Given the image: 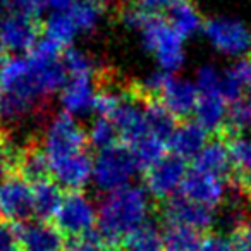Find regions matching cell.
<instances>
[{"instance_id":"1","label":"cell","mask_w":251,"mask_h":251,"mask_svg":"<svg viewBox=\"0 0 251 251\" xmlns=\"http://www.w3.org/2000/svg\"><path fill=\"white\" fill-rule=\"evenodd\" d=\"M150 212V201L145 189L126 186L119 191L108 193L98 210V232L103 239L105 250L121 248L126 236H129L143 224Z\"/></svg>"},{"instance_id":"2","label":"cell","mask_w":251,"mask_h":251,"mask_svg":"<svg viewBox=\"0 0 251 251\" xmlns=\"http://www.w3.org/2000/svg\"><path fill=\"white\" fill-rule=\"evenodd\" d=\"M42 143L47 158H49V164L86 153L88 147H90L88 133L67 112L55 115L50 121L42 138Z\"/></svg>"},{"instance_id":"3","label":"cell","mask_w":251,"mask_h":251,"mask_svg":"<svg viewBox=\"0 0 251 251\" xmlns=\"http://www.w3.org/2000/svg\"><path fill=\"white\" fill-rule=\"evenodd\" d=\"M198 103L195 108L196 121L213 136L222 133L227 119V100L222 93V77L215 69L205 67L198 76Z\"/></svg>"},{"instance_id":"4","label":"cell","mask_w":251,"mask_h":251,"mask_svg":"<svg viewBox=\"0 0 251 251\" xmlns=\"http://www.w3.org/2000/svg\"><path fill=\"white\" fill-rule=\"evenodd\" d=\"M136 169L138 165L131 148L124 143H117L98 151L93 162L91 177L95 179L98 189L114 193L129 186L127 182L131 181Z\"/></svg>"},{"instance_id":"5","label":"cell","mask_w":251,"mask_h":251,"mask_svg":"<svg viewBox=\"0 0 251 251\" xmlns=\"http://www.w3.org/2000/svg\"><path fill=\"white\" fill-rule=\"evenodd\" d=\"M143 43L157 55L165 73L176 71L182 66V36L172 28V25L160 14H150L141 28Z\"/></svg>"},{"instance_id":"6","label":"cell","mask_w":251,"mask_h":251,"mask_svg":"<svg viewBox=\"0 0 251 251\" xmlns=\"http://www.w3.org/2000/svg\"><path fill=\"white\" fill-rule=\"evenodd\" d=\"M98 222V213L93 203L81 191H67L64 195L62 205L53 219V226L69 241L81 239L93 232Z\"/></svg>"},{"instance_id":"7","label":"cell","mask_w":251,"mask_h":251,"mask_svg":"<svg viewBox=\"0 0 251 251\" xmlns=\"http://www.w3.org/2000/svg\"><path fill=\"white\" fill-rule=\"evenodd\" d=\"M33 217V188L16 174L0 181V222L19 226Z\"/></svg>"},{"instance_id":"8","label":"cell","mask_w":251,"mask_h":251,"mask_svg":"<svg viewBox=\"0 0 251 251\" xmlns=\"http://www.w3.org/2000/svg\"><path fill=\"white\" fill-rule=\"evenodd\" d=\"M188 172V164L184 158L174 153L165 155L162 160L145 171V184L158 201L164 203L174 198L176 191L181 189Z\"/></svg>"},{"instance_id":"9","label":"cell","mask_w":251,"mask_h":251,"mask_svg":"<svg viewBox=\"0 0 251 251\" xmlns=\"http://www.w3.org/2000/svg\"><path fill=\"white\" fill-rule=\"evenodd\" d=\"M43 33V23L21 16L18 12H9L0 21V45L5 52H31L40 42Z\"/></svg>"},{"instance_id":"10","label":"cell","mask_w":251,"mask_h":251,"mask_svg":"<svg viewBox=\"0 0 251 251\" xmlns=\"http://www.w3.org/2000/svg\"><path fill=\"white\" fill-rule=\"evenodd\" d=\"M160 215L165 226L176 224V226L191 227L200 232L208 230L215 220L213 208L193 203L184 196H174V198L160 203Z\"/></svg>"},{"instance_id":"11","label":"cell","mask_w":251,"mask_h":251,"mask_svg":"<svg viewBox=\"0 0 251 251\" xmlns=\"http://www.w3.org/2000/svg\"><path fill=\"white\" fill-rule=\"evenodd\" d=\"M19 251H64L67 239L52 222L28 220L14 226Z\"/></svg>"},{"instance_id":"12","label":"cell","mask_w":251,"mask_h":251,"mask_svg":"<svg viewBox=\"0 0 251 251\" xmlns=\"http://www.w3.org/2000/svg\"><path fill=\"white\" fill-rule=\"evenodd\" d=\"M205 33L215 49L229 55H241L251 49V33L239 21L210 19L205 23Z\"/></svg>"},{"instance_id":"13","label":"cell","mask_w":251,"mask_h":251,"mask_svg":"<svg viewBox=\"0 0 251 251\" xmlns=\"http://www.w3.org/2000/svg\"><path fill=\"white\" fill-rule=\"evenodd\" d=\"M224 193H226V182L222 177L200 172L196 169H191L188 172L181 186V195L186 200L208 206V208H213L222 203Z\"/></svg>"},{"instance_id":"14","label":"cell","mask_w":251,"mask_h":251,"mask_svg":"<svg viewBox=\"0 0 251 251\" xmlns=\"http://www.w3.org/2000/svg\"><path fill=\"white\" fill-rule=\"evenodd\" d=\"M52 179L67 191H79L93 174V162L90 153H81L76 157L64 158L50 164Z\"/></svg>"},{"instance_id":"15","label":"cell","mask_w":251,"mask_h":251,"mask_svg":"<svg viewBox=\"0 0 251 251\" xmlns=\"http://www.w3.org/2000/svg\"><path fill=\"white\" fill-rule=\"evenodd\" d=\"M208 143V131L198 121H182L169 141V148L177 157L189 160L196 158Z\"/></svg>"},{"instance_id":"16","label":"cell","mask_w":251,"mask_h":251,"mask_svg":"<svg viewBox=\"0 0 251 251\" xmlns=\"http://www.w3.org/2000/svg\"><path fill=\"white\" fill-rule=\"evenodd\" d=\"M193 169H196L200 172L217 176V177L229 179L230 160H229V151H227V145L224 136L217 134V136H213L212 141H208L205 145V148L195 158Z\"/></svg>"},{"instance_id":"17","label":"cell","mask_w":251,"mask_h":251,"mask_svg":"<svg viewBox=\"0 0 251 251\" xmlns=\"http://www.w3.org/2000/svg\"><path fill=\"white\" fill-rule=\"evenodd\" d=\"M33 188V217L42 222H52L62 205V188L52 177L43 179Z\"/></svg>"},{"instance_id":"18","label":"cell","mask_w":251,"mask_h":251,"mask_svg":"<svg viewBox=\"0 0 251 251\" xmlns=\"http://www.w3.org/2000/svg\"><path fill=\"white\" fill-rule=\"evenodd\" d=\"M60 100L67 114H81L93 108L95 90L91 84V77H73L64 86Z\"/></svg>"},{"instance_id":"19","label":"cell","mask_w":251,"mask_h":251,"mask_svg":"<svg viewBox=\"0 0 251 251\" xmlns=\"http://www.w3.org/2000/svg\"><path fill=\"white\" fill-rule=\"evenodd\" d=\"M145 107L148 131L155 138L165 141L169 145L172 134L177 129V119L164 107L158 100H140Z\"/></svg>"},{"instance_id":"20","label":"cell","mask_w":251,"mask_h":251,"mask_svg":"<svg viewBox=\"0 0 251 251\" xmlns=\"http://www.w3.org/2000/svg\"><path fill=\"white\" fill-rule=\"evenodd\" d=\"M251 90V55L234 64L222 77V93L229 103Z\"/></svg>"},{"instance_id":"21","label":"cell","mask_w":251,"mask_h":251,"mask_svg":"<svg viewBox=\"0 0 251 251\" xmlns=\"http://www.w3.org/2000/svg\"><path fill=\"white\" fill-rule=\"evenodd\" d=\"M203 239V232L176 224H167L162 232L164 251H200Z\"/></svg>"},{"instance_id":"22","label":"cell","mask_w":251,"mask_h":251,"mask_svg":"<svg viewBox=\"0 0 251 251\" xmlns=\"http://www.w3.org/2000/svg\"><path fill=\"white\" fill-rule=\"evenodd\" d=\"M43 33L47 40L57 43L62 49H69L71 42L76 38L79 29L74 19L71 18L69 11L64 9V11H55L49 16V19L43 23Z\"/></svg>"},{"instance_id":"23","label":"cell","mask_w":251,"mask_h":251,"mask_svg":"<svg viewBox=\"0 0 251 251\" xmlns=\"http://www.w3.org/2000/svg\"><path fill=\"white\" fill-rule=\"evenodd\" d=\"M122 251H164V241L162 234L153 224L147 222L126 236L121 243Z\"/></svg>"},{"instance_id":"24","label":"cell","mask_w":251,"mask_h":251,"mask_svg":"<svg viewBox=\"0 0 251 251\" xmlns=\"http://www.w3.org/2000/svg\"><path fill=\"white\" fill-rule=\"evenodd\" d=\"M131 151L134 155V160H136L138 169L141 171H148L151 165H155L158 160L165 157V151H167L169 145L165 141L155 138L153 134H147L145 138H141L140 141L129 147Z\"/></svg>"},{"instance_id":"25","label":"cell","mask_w":251,"mask_h":251,"mask_svg":"<svg viewBox=\"0 0 251 251\" xmlns=\"http://www.w3.org/2000/svg\"><path fill=\"white\" fill-rule=\"evenodd\" d=\"M169 23L184 38V36H189L195 31H198L200 26H201V18H200L198 11L189 4L188 0H181V2H177L171 9V19H169Z\"/></svg>"},{"instance_id":"26","label":"cell","mask_w":251,"mask_h":251,"mask_svg":"<svg viewBox=\"0 0 251 251\" xmlns=\"http://www.w3.org/2000/svg\"><path fill=\"white\" fill-rule=\"evenodd\" d=\"M251 127V90L229 105L222 133H243Z\"/></svg>"},{"instance_id":"27","label":"cell","mask_w":251,"mask_h":251,"mask_svg":"<svg viewBox=\"0 0 251 251\" xmlns=\"http://www.w3.org/2000/svg\"><path fill=\"white\" fill-rule=\"evenodd\" d=\"M62 62L73 77H95L100 71V67L88 53L77 49H66V52L62 53Z\"/></svg>"},{"instance_id":"28","label":"cell","mask_w":251,"mask_h":251,"mask_svg":"<svg viewBox=\"0 0 251 251\" xmlns=\"http://www.w3.org/2000/svg\"><path fill=\"white\" fill-rule=\"evenodd\" d=\"M88 140H90L91 147H95L98 151L121 143L119 133H117V129H115L114 122H112L110 119H105V117H98L97 121L93 122L90 133H88Z\"/></svg>"},{"instance_id":"29","label":"cell","mask_w":251,"mask_h":251,"mask_svg":"<svg viewBox=\"0 0 251 251\" xmlns=\"http://www.w3.org/2000/svg\"><path fill=\"white\" fill-rule=\"evenodd\" d=\"M101 9H103V5L86 4V2H74L71 7H67V11H69L71 18L74 19L79 31H90V29H93L97 26L101 14Z\"/></svg>"},{"instance_id":"30","label":"cell","mask_w":251,"mask_h":251,"mask_svg":"<svg viewBox=\"0 0 251 251\" xmlns=\"http://www.w3.org/2000/svg\"><path fill=\"white\" fill-rule=\"evenodd\" d=\"M11 2V11L9 12H18L21 16L31 19H38L43 11V2L42 0H9Z\"/></svg>"},{"instance_id":"31","label":"cell","mask_w":251,"mask_h":251,"mask_svg":"<svg viewBox=\"0 0 251 251\" xmlns=\"http://www.w3.org/2000/svg\"><path fill=\"white\" fill-rule=\"evenodd\" d=\"M200 251H236L232 239L222 234H206Z\"/></svg>"},{"instance_id":"32","label":"cell","mask_w":251,"mask_h":251,"mask_svg":"<svg viewBox=\"0 0 251 251\" xmlns=\"http://www.w3.org/2000/svg\"><path fill=\"white\" fill-rule=\"evenodd\" d=\"M236 251H251V222H244L234 227L230 234Z\"/></svg>"},{"instance_id":"33","label":"cell","mask_w":251,"mask_h":251,"mask_svg":"<svg viewBox=\"0 0 251 251\" xmlns=\"http://www.w3.org/2000/svg\"><path fill=\"white\" fill-rule=\"evenodd\" d=\"M0 251H19L14 226L0 222Z\"/></svg>"},{"instance_id":"34","label":"cell","mask_w":251,"mask_h":251,"mask_svg":"<svg viewBox=\"0 0 251 251\" xmlns=\"http://www.w3.org/2000/svg\"><path fill=\"white\" fill-rule=\"evenodd\" d=\"M181 0H136V7L148 14H160V11L172 9Z\"/></svg>"},{"instance_id":"35","label":"cell","mask_w":251,"mask_h":251,"mask_svg":"<svg viewBox=\"0 0 251 251\" xmlns=\"http://www.w3.org/2000/svg\"><path fill=\"white\" fill-rule=\"evenodd\" d=\"M12 145L14 143H12V140L9 138L7 131L0 124V176H5V172H7L9 153H11Z\"/></svg>"},{"instance_id":"36","label":"cell","mask_w":251,"mask_h":251,"mask_svg":"<svg viewBox=\"0 0 251 251\" xmlns=\"http://www.w3.org/2000/svg\"><path fill=\"white\" fill-rule=\"evenodd\" d=\"M43 5H49V7H53L55 11H64V9L71 7L74 4L73 0H42Z\"/></svg>"},{"instance_id":"37","label":"cell","mask_w":251,"mask_h":251,"mask_svg":"<svg viewBox=\"0 0 251 251\" xmlns=\"http://www.w3.org/2000/svg\"><path fill=\"white\" fill-rule=\"evenodd\" d=\"M9 11H11V2L9 0H0V14H5V12L9 14Z\"/></svg>"},{"instance_id":"38","label":"cell","mask_w":251,"mask_h":251,"mask_svg":"<svg viewBox=\"0 0 251 251\" xmlns=\"http://www.w3.org/2000/svg\"><path fill=\"white\" fill-rule=\"evenodd\" d=\"M7 59H9V57H7V52L4 50V47L0 45V69L4 67V64L7 62Z\"/></svg>"},{"instance_id":"39","label":"cell","mask_w":251,"mask_h":251,"mask_svg":"<svg viewBox=\"0 0 251 251\" xmlns=\"http://www.w3.org/2000/svg\"><path fill=\"white\" fill-rule=\"evenodd\" d=\"M79 2H86V4H98V5H103V0H79Z\"/></svg>"},{"instance_id":"40","label":"cell","mask_w":251,"mask_h":251,"mask_svg":"<svg viewBox=\"0 0 251 251\" xmlns=\"http://www.w3.org/2000/svg\"><path fill=\"white\" fill-rule=\"evenodd\" d=\"M0 97H2V91H0Z\"/></svg>"}]
</instances>
